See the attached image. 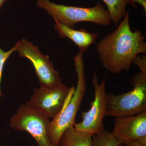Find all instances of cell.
I'll return each mask as SVG.
<instances>
[{
	"instance_id": "cell-3",
	"label": "cell",
	"mask_w": 146,
	"mask_h": 146,
	"mask_svg": "<svg viewBox=\"0 0 146 146\" xmlns=\"http://www.w3.org/2000/svg\"><path fill=\"white\" fill-rule=\"evenodd\" d=\"M36 4L54 20L73 29L76 24L81 22H90L102 26H108L112 23L107 9L100 3L91 7L57 4L50 0H36Z\"/></svg>"
},
{
	"instance_id": "cell-17",
	"label": "cell",
	"mask_w": 146,
	"mask_h": 146,
	"mask_svg": "<svg viewBox=\"0 0 146 146\" xmlns=\"http://www.w3.org/2000/svg\"><path fill=\"white\" fill-rule=\"evenodd\" d=\"M125 145L126 146H146L136 141L128 142L126 143Z\"/></svg>"
},
{
	"instance_id": "cell-10",
	"label": "cell",
	"mask_w": 146,
	"mask_h": 146,
	"mask_svg": "<svg viewBox=\"0 0 146 146\" xmlns=\"http://www.w3.org/2000/svg\"><path fill=\"white\" fill-rule=\"evenodd\" d=\"M55 29L61 38L70 39L76 46L78 47L80 51L86 52L89 47L94 44L97 40L98 34L97 33H90L84 29L76 30L60 23L56 20Z\"/></svg>"
},
{
	"instance_id": "cell-8",
	"label": "cell",
	"mask_w": 146,
	"mask_h": 146,
	"mask_svg": "<svg viewBox=\"0 0 146 146\" xmlns=\"http://www.w3.org/2000/svg\"><path fill=\"white\" fill-rule=\"evenodd\" d=\"M70 90L63 84L51 88L39 86L25 104L52 119L62 110Z\"/></svg>"
},
{
	"instance_id": "cell-11",
	"label": "cell",
	"mask_w": 146,
	"mask_h": 146,
	"mask_svg": "<svg viewBox=\"0 0 146 146\" xmlns=\"http://www.w3.org/2000/svg\"><path fill=\"white\" fill-rule=\"evenodd\" d=\"M93 136L69 128L60 138L58 146H92Z\"/></svg>"
},
{
	"instance_id": "cell-4",
	"label": "cell",
	"mask_w": 146,
	"mask_h": 146,
	"mask_svg": "<svg viewBox=\"0 0 146 146\" xmlns=\"http://www.w3.org/2000/svg\"><path fill=\"white\" fill-rule=\"evenodd\" d=\"M133 86L127 93L107 94L106 116L117 118L137 115L146 110V75L138 73L132 78Z\"/></svg>"
},
{
	"instance_id": "cell-15",
	"label": "cell",
	"mask_w": 146,
	"mask_h": 146,
	"mask_svg": "<svg viewBox=\"0 0 146 146\" xmlns=\"http://www.w3.org/2000/svg\"><path fill=\"white\" fill-rule=\"evenodd\" d=\"M133 63L139 68L141 70V73L146 75V56L144 54L142 57L138 55L133 60Z\"/></svg>"
},
{
	"instance_id": "cell-6",
	"label": "cell",
	"mask_w": 146,
	"mask_h": 146,
	"mask_svg": "<svg viewBox=\"0 0 146 146\" xmlns=\"http://www.w3.org/2000/svg\"><path fill=\"white\" fill-rule=\"evenodd\" d=\"M92 82L94 88V99L91 103L90 109L82 113V121L75 123L74 128L79 131L94 136L105 130L103 121L107 105V94L106 89V77L99 83L96 70Z\"/></svg>"
},
{
	"instance_id": "cell-7",
	"label": "cell",
	"mask_w": 146,
	"mask_h": 146,
	"mask_svg": "<svg viewBox=\"0 0 146 146\" xmlns=\"http://www.w3.org/2000/svg\"><path fill=\"white\" fill-rule=\"evenodd\" d=\"M18 42L17 51L19 56L28 59L34 67L40 86L56 87L63 84L59 73L54 69L49 57L39 50L37 46L23 39Z\"/></svg>"
},
{
	"instance_id": "cell-18",
	"label": "cell",
	"mask_w": 146,
	"mask_h": 146,
	"mask_svg": "<svg viewBox=\"0 0 146 146\" xmlns=\"http://www.w3.org/2000/svg\"><path fill=\"white\" fill-rule=\"evenodd\" d=\"M6 1L7 0H0V9Z\"/></svg>"
},
{
	"instance_id": "cell-14",
	"label": "cell",
	"mask_w": 146,
	"mask_h": 146,
	"mask_svg": "<svg viewBox=\"0 0 146 146\" xmlns=\"http://www.w3.org/2000/svg\"><path fill=\"white\" fill-rule=\"evenodd\" d=\"M18 45V42H17L16 44L8 51H4L0 47V102L3 98V94L1 90V84L4 66L6 61L10 57L13 53L17 50Z\"/></svg>"
},
{
	"instance_id": "cell-13",
	"label": "cell",
	"mask_w": 146,
	"mask_h": 146,
	"mask_svg": "<svg viewBox=\"0 0 146 146\" xmlns=\"http://www.w3.org/2000/svg\"><path fill=\"white\" fill-rule=\"evenodd\" d=\"M92 146H120V144L111 132L104 130L93 136Z\"/></svg>"
},
{
	"instance_id": "cell-5",
	"label": "cell",
	"mask_w": 146,
	"mask_h": 146,
	"mask_svg": "<svg viewBox=\"0 0 146 146\" xmlns=\"http://www.w3.org/2000/svg\"><path fill=\"white\" fill-rule=\"evenodd\" d=\"M50 119L26 105L22 104L11 117L9 125L16 131L29 133L38 146H52L48 135Z\"/></svg>"
},
{
	"instance_id": "cell-12",
	"label": "cell",
	"mask_w": 146,
	"mask_h": 146,
	"mask_svg": "<svg viewBox=\"0 0 146 146\" xmlns=\"http://www.w3.org/2000/svg\"><path fill=\"white\" fill-rule=\"evenodd\" d=\"M107 7L110 19L116 27L124 18L128 5L136 8L132 0H102Z\"/></svg>"
},
{
	"instance_id": "cell-1",
	"label": "cell",
	"mask_w": 146,
	"mask_h": 146,
	"mask_svg": "<svg viewBox=\"0 0 146 146\" xmlns=\"http://www.w3.org/2000/svg\"><path fill=\"white\" fill-rule=\"evenodd\" d=\"M117 27L96 45L102 66L112 74L129 72L134 59L146 53L145 35L140 30L131 31L128 11Z\"/></svg>"
},
{
	"instance_id": "cell-2",
	"label": "cell",
	"mask_w": 146,
	"mask_h": 146,
	"mask_svg": "<svg viewBox=\"0 0 146 146\" xmlns=\"http://www.w3.org/2000/svg\"><path fill=\"white\" fill-rule=\"evenodd\" d=\"M83 53L74 57L75 67L78 81L76 86L71 87L70 94L61 111L51 121L48 135L52 146H58L61 136L69 128L74 127L77 112L86 91Z\"/></svg>"
},
{
	"instance_id": "cell-9",
	"label": "cell",
	"mask_w": 146,
	"mask_h": 146,
	"mask_svg": "<svg viewBox=\"0 0 146 146\" xmlns=\"http://www.w3.org/2000/svg\"><path fill=\"white\" fill-rule=\"evenodd\" d=\"M111 133L120 146L133 141L146 146V110L136 115L115 118Z\"/></svg>"
},
{
	"instance_id": "cell-16",
	"label": "cell",
	"mask_w": 146,
	"mask_h": 146,
	"mask_svg": "<svg viewBox=\"0 0 146 146\" xmlns=\"http://www.w3.org/2000/svg\"><path fill=\"white\" fill-rule=\"evenodd\" d=\"M133 2L135 4L136 3L139 4L143 8L145 13H146V0H132Z\"/></svg>"
}]
</instances>
